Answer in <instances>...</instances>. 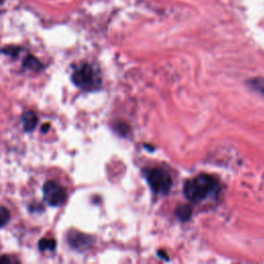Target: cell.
<instances>
[{"label":"cell","mask_w":264,"mask_h":264,"mask_svg":"<svg viewBox=\"0 0 264 264\" xmlns=\"http://www.w3.org/2000/svg\"><path fill=\"white\" fill-rule=\"evenodd\" d=\"M146 178L151 189L155 193L166 194L169 192L170 188H172V177L163 168L154 167L147 170Z\"/></svg>","instance_id":"cell-3"},{"label":"cell","mask_w":264,"mask_h":264,"mask_svg":"<svg viewBox=\"0 0 264 264\" xmlns=\"http://www.w3.org/2000/svg\"><path fill=\"white\" fill-rule=\"evenodd\" d=\"M21 122L23 130L25 132H31L36 128L38 124V118L32 111H27L21 116Z\"/></svg>","instance_id":"cell-6"},{"label":"cell","mask_w":264,"mask_h":264,"mask_svg":"<svg viewBox=\"0 0 264 264\" xmlns=\"http://www.w3.org/2000/svg\"><path fill=\"white\" fill-rule=\"evenodd\" d=\"M12 262H17V260L11 259L10 257L3 256L2 258H0V263H12Z\"/></svg>","instance_id":"cell-12"},{"label":"cell","mask_w":264,"mask_h":264,"mask_svg":"<svg viewBox=\"0 0 264 264\" xmlns=\"http://www.w3.org/2000/svg\"><path fill=\"white\" fill-rule=\"evenodd\" d=\"M50 127H51L50 124H49V123H45V124H43L42 127H41V131H42L43 133H46V132H48V130L50 129Z\"/></svg>","instance_id":"cell-13"},{"label":"cell","mask_w":264,"mask_h":264,"mask_svg":"<svg viewBox=\"0 0 264 264\" xmlns=\"http://www.w3.org/2000/svg\"><path fill=\"white\" fill-rule=\"evenodd\" d=\"M219 190V184L214 177L199 175L189 180L184 186V193L193 203H200Z\"/></svg>","instance_id":"cell-1"},{"label":"cell","mask_w":264,"mask_h":264,"mask_svg":"<svg viewBox=\"0 0 264 264\" xmlns=\"http://www.w3.org/2000/svg\"><path fill=\"white\" fill-rule=\"evenodd\" d=\"M191 214H192V209L189 206H181L176 211L177 217L182 221L188 220L191 217Z\"/></svg>","instance_id":"cell-9"},{"label":"cell","mask_w":264,"mask_h":264,"mask_svg":"<svg viewBox=\"0 0 264 264\" xmlns=\"http://www.w3.org/2000/svg\"><path fill=\"white\" fill-rule=\"evenodd\" d=\"M43 200L51 207H60L65 204L67 194L63 186L56 181H48L42 187Z\"/></svg>","instance_id":"cell-4"},{"label":"cell","mask_w":264,"mask_h":264,"mask_svg":"<svg viewBox=\"0 0 264 264\" xmlns=\"http://www.w3.org/2000/svg\"><path fill=\"white\" fill-rule=\"evenodd\" d=\"M23 67L25 69H29V70L39 71L42 69V64H41V62L37 58H35L34 56L28 55L23 61Z\"/></svg>","instance_id":"cell-7"},{"label":"cell","mask_w":264,"mask_h":264,"mask_svg":"<svg viewBox=\"0 0 264 264\" xmlns=\"http://www.w3.org/2000/svg\"><path fill=\"white\" fill-rule=\"evenodd\" d=\"M67 242L71 248L79 252H84L91 247L92 239L79 231H69L67 235Z\"/></svg>","instance_id":"cell-5"},{"label":"cell","mask_w":264,"mask_h":264,"mask_svg":"<svg viewBox=\"0 0 264 264\" xmlns=\"http://www.w3.org/2000/svg\"><path fill=\"white\" fill-rule=\"evenodd\" d=\"M57 246V243L53 239H41L38 242V249L39 251H54Z\"/></svg>","instance_id":"cell-8"},{"label":"cell","mask_w":264,"mask_h":264,"mask_svg":"<svg viewBox=\"0 0 264 264\" xmlns=\"http://www.w3.org/2000/svg\"><path fill=\"white\" fill-rule=\"evenodd\" d=\"M72 83L83 90H94L101 84L98 71L89 63H83L77 66L71 74Z\"/></svg>","instance_id":"cell-2"},{"label":"cell","mask_w":264,"mask_h":264,"mask_svg":"<svg viewBox=\"0 0 264 264\" xmlns=\"http://www.w3.org/2000/svg\"><path fill=\"white\" fill-rule=\"evenodd\" d=\"M249 84L251 85V87H252L253 89H255L256 91L260 92L261 94L264 95V80L259 79V77H258V79H253V80H251V81L249 82Z\"/></svg>","instance_id":"cell-11"},{"label":"cell","mask_w":264,"mask_h":264,"mask_svg":"<svg viewBox=\"0 0 264 264\" xmlns=\"http://www.w3.org/2000/svg\"><path fill=\"white\" fill-rule=\"evenodd\" d=\"M10 219V214L9 211L4 208V207H0V228L4 227Z\"/></svg>","instance_id":"cell-10"}]
</instances>
